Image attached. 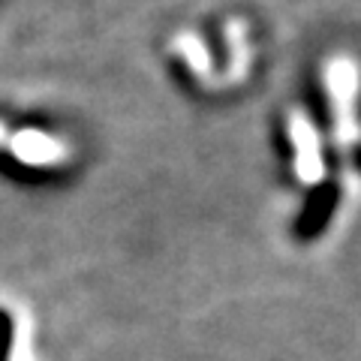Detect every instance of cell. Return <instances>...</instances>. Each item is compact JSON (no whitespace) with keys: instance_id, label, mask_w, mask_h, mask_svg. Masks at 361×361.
I'll return each instance as SVG.
<instances>
[{"instance_id":"1","label":"cell","mask_w":361,"mask_h":361,"mask_svg":"<svg viewBox=\"0 0 361 361\" xmlns=\"http://www.w3.org/2000/svg\"><path fill=\"white\" fill-rule=\"evenodd\" d=\"M13 154L18 157L21 163H30V166H54L66 160V148L51 139L45 133H37V130H25V133H16L13 135Z\"/></svg>"},{"instance_id":"2","label":"cell","mask_w":361,"mask_h":361,"mask_svg":"<svg viewBox=\"0 0 361 361\" xmlns=\"http://www.w3.org/2000/svg\"><path fill=\"white\" fill-rule=\"evenodd\" d=\"M292 139L298 145V175L304 180H319L322 160H319V145H316V133L301 115L292 118Z\"/></svg>"},{"instance_id":"3","label":"cell","mask_w":361,"mask_h":361,"mask_svg":"<svg viewBox=\"0 0 361 361\" xmlns=\"http://www.w3.org/2000/svg\"><path fill=\"white\" fill-rule=\"evenodd\" d=\"M331 208H334V190H322V196H316L307 205V211H304V217L298 223V238H313V235H319Z\"/></svg>"},{"instance_id":"4","label":"cell","mask_w":361,"mask_h":361,"mask_svg":"<svg viewBox=\"0 0 361 361\" xmlns=\"http://www.w3.org/2000/svg\"><path fill=\"white\" fill-rule=\"evenodd\" d=\"M13 341H16V322L9 310L0 307V361L13 358Z\"/></svg>"},{"instance_id":"5","label":"cell","mask_w":361,"mask_h":361,"mask_svg":"<svg viewBox=\"0 0 361 361\" xmlns=\"http://www.w3.org/2000/svg\"><path fill=\"white\" fill-rule=\"evenodd\" d=\"M178 49L190 63H196L199 73H208V58H205V51H202L199 39H193V37H187L184 33V37H178Z\"/></svg>"},{"instance_id":"6","label":"cell","mask_w":361,"mask_h":361,"mask_svg":"<svg viewBox=\"0 0 361 361\" xmlns=\"http://www.w3.org/2000/svg\"><path fill=\"white\" fill-rule=\"evenodd\" d=\"M6 139V133H4V127H0V142H4Z\"/></svg>"}]
</instances>
